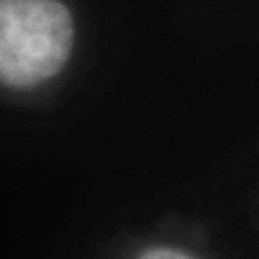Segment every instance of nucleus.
<instances>
[{
    "label": "nucleus",
    "mask_w": 259,
    "mask_h": 259,
    "mask_svg": "<svg viewBox=\"0 0 259 259\" xmlns=\"http://www.w3.org/2000/svg\"><path fill=\"white\" fill-rule=\"evenodd\" d=\"M139 259H192V257H187L185 252L180 250H170V247H154V250H147Z\"/></svg>",
    "instance_id": "f03ea898"
},
{
    "label": "nucleus",
    "mask_w": 259,
    "mask_h": 259,
    "mask_svg": "<svg viewBox=\"0 0 259 259\" xmlns=\"http://www.w3.org/2000/svg\"><path fill=\"white\" fill-rule=\"evenodd\" d=\"M72 17L58 0H0V82L29 89L58 74L72 51Z\"/></svg>",
    "instance_id": "f257e3e1"
}]
</instances>
